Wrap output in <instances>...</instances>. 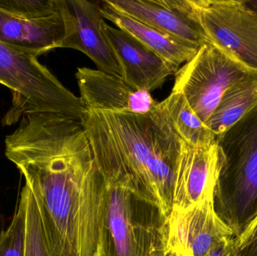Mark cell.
Instances as JSON below:
<instances>
[{
  "label": "cell",
  "instance_id": "1",
  "mask_svg": "<svg viewBox=\"0 0 257 256\" xmlns=\"http://www.w3.org/2000/svg\"><path fill=\"white\" fill-rule=\"evenodd\" d=\"M5 144L36 201L50 256H102L103 177L81 122L27 114Z\"/></svg>",
  "mask_w": 257,
  "mask_h": 256
},
{
  "label": "cell",
  "instance_id": "2",
  "mask_svg": "<svg viewBox=\"0 0 257 256\" xmlns=\"http://www.w3.org/2000/svg\"><path fill=\"white\" fill-rule=\"evenodd\" d=\"M81 122L94 159L123 168L169 217L175 171L189 144L161 102L145 114L87 110Z\"/></svg>",
  "mask_w": 257,
  "mask_h": 256
},
{
  "label": "cell",
  "instance_id": "3",
  "mask_svg": "<svg viewBox=\"0 0 257 256\" xmlns=\"http://www.w3.org/2000/svg\"><path fill=\"white\" fill-rule=\"evenodd\" d=\"M103 177L102 256H163L167 219L123 168L95 160Z\"/></svg>",
  "mask_w": 257,
  "mask_h": 256
},
{
  "label": "cell",
  "instance_id": "4",
  "mask_svg": "<svg viewBox=\"0 0 257 256\" xmlns=\"http://www.w3.org/2000/svg\"><path fill=\"white\" fill-rule=\"evenodd\" d=\"M219 172L214 204L238 238L257 216V105L216 135Z\"/></svg>",
  "mask_w": 257,
  "mask_h": 256
},
{
  "label": "cell",
  "instance_id": "5",
  "mask_svg": "<svg viewBox=\"0 0 257 256\" xmlns=\"http://www.w3.org/2000/svg\"><path fill=\"white\" fill-rule=\"evenodd\" d=\"M37 57L0 43V84L13 94L3 123L15 124L31 113H51L81 121L87 108L81 97L66 89Z\"/></svg>",
  "mask_w": 257,
  "mask_h": 256
},
{
  "label": "cell",
  "instance_id": "6",
  "mask_svg": "<svg viewBox=\"0 0 257 256\" xmlns=\"http://www.w3.org/2000/svg\"><path fill=\"white\" fill-rule=\"evenodd\" d=\"M172 92L184 96L207 125L225 92L237 83L257 75L214 44L198 50L175 73Z\"/></svg>",
  "mask_w": 257,
  "mask_h": 256
},
{
  "label": "cell",
  "instance_id": "7",
  "mask_svg": "<svg viewBox=\"0 0 257 256\" xmlns=\"http://www.w3.org/2000/svg\"><path fill=\"white\" fill-rule=\"evenodd\" d=\"M211 42L257 72V15L243 0H189Z\"/></svg>",
  "mask_w": 257,
  "mask_h": 256
},
{
  "label": "cell",
  "instance_id": "8",
  "mask_svg": "<svg viewBox=\"0 0 257 256\" xmlns=\"http://www.w3.org/2000/svg\"><path fill=\"white\" fill-rule=\"evenodd\" d=\"M65 36L58 48H71L87 55L98 70L121 77L117 58L102 33L100 3L86 0H58Z\"/></svg>",
  "mask_w": 257,
  "mask_h": 256
},
{
  "label": "cell",
  "instance_id": "9",
  "mask_svg": "<svg viewBox=\"0 0 257 256\" xmlns=\"http://www.w3.org/2000/svg\"><path fill=\"white\" fill-rule=\"evenodd\" d=\"M108 6L199 49L212 44L189 0H104Z\"/></svg>",
  "mask_w": 257,
  "mask_h": 256
},
{
  "label": "cell",
  "instance_id": "10",
  "mask_svg": "<svg viewBox=\"0 0 257 256\" xmlns=\"http://www.w3.org/2000/svg\"><path fill=\"white\" fill-rule=\"evenodd\" d=\"M229 238H235L233 231L216 213L214 195L188 208L172 210L167 219L166 249L181 248L193 256H205Z\"/></svg>",
  "mask_w": 257,
  "mask_h": 256
},
{
  "label": "cell",
  "instance_id": "11",
  "mask_svg": "<svg viewBox=\"0 0 257 256\" xmlns=\"http://www.w3.org/2000/svg\"><path fill=\"white\" fill-rule=\"evenodd\" d=\"M101 27L120 65L122 78L132 87L150 93L161 87L178 71L126 32L105 21Z\"/></svg>",
  "mask_w": 257,
  "mask_h": 256
},
{
  "label": "cell",
  "instance_id": "12",
  "mask_svg": "<svg viewBox=\"0 0 257 256\" xmlns=\"http://www.w3.org/2000/svg\"><path fill=\"white\" fill-rule=\"evenodd\" d=\"M81 100L89 111L145 114L157 104L149 92L138 90L121 77L98 69L78 68Z\"/></svg>",
  "mask_w": 257,
  "mask_h": 256
},
{
  "label": "cell",
  "instance_id": "13",
  "mask_svg": "<svg viewBox=\"0 0 257 256\" xmlns=\"http://www.w3.org/2000/svg\"><path fill=\"white\" fill-rule=\"evenodd\" d=\"M218 172L216 141L205 147L189 145L175 171L172 210L188 208L214 195Z\"/></svg>",
  "mask_w": 257,
  "mask_h": 256
},
{
  "label": "cell",
  "instance_id": "14",
  "mask_svg": "<svg viewBox=\"0 0 257 256\" xmlns=\"http://www.w3.org/2000/svg\"><path fill=\"white\" fill-rule=\"evenodd\" d=\"M64 36V22L60 13L30 21L0 9V43L38 57L58 48Z\"/></svg>",
  "mask_w": 257,
  "mask_h": 256
},
{
  "label": "cell",
  "instance_id": "15",
  "mask_svg": "<svg viewBox=\"0 0 257 256\" xmlns=\"http://www.w3.org/2000/svg\"><path fill=\"white\" fill-rule=\"evenodd\" d=\"M104 19L133 36L157 55L179 69L197 53V48L111 9L105 1L100 3Z\"/></svg>",
  "mask_w": 257,
  "mask_h": 256
},
{
  "label": "cell",
  "instance_id": "16",
  "mask_svg": "<svg viewBox=\"0 0 257 256\" xmlns=\"http://www.w3.org/2000/svg\"><path fill=\"white\" fill-rule=\"evenodd\" d=\"M257 105V75L237 83L222 96L207 126L214 135L224 132Z\"/></svg>",
  "mask_w": 257,
  "mask_h": 256
},
{
  "label": "cell",
  "instance_id": "17",
  "mask_svg": "<svg viewBox=\"0 0 257 256\" xmlns=\"http://www.w3.org/2000/svg\"><path fill=\"white\" fill-rule=\"evenodd\" d=\"M174 129L189 145L202 147L216 141V136L190 108L184 96L172 92L161 102Z\"/></svg>",
  "mask_w": 257,
  "mask_h": 256
},
{
  "label": "cell",
  "instance_id": "18",
  "mask_svg": "<svg viewBox=\"0 0 257 256\" xmlns=\"http://www.w3.org/2000/svg\"><path fill=\"white\" fill-rule=\"evenodd\" d=\"M27 192L24 186L10 225L0 232V256H25Z\"/></svg>",
  "mask_w": 257,
  "mask_h": 256
},
{
  "label": "cell",
  "instance_id": "19",
  "mask_svg": "<svg viewBox=\"0 0 257 256\" xmlns=\"http://www.w3.org/2000/svg\"><path fill=\"white\" fill-rule=\"evenodd\" d=\"M25 256H50L37 205L29 189L26 210Z\"/></svg>",
  "mask_w": 257,
  "mask_h": 256
},
{
  "label": "cell",
  "instance_id": "20",
  "mask_svg": "<svg viewBox=\"0 0 257 256\" xmlns=\"http://www.w3.org/2000/svg\"><path fill=\"white\" fill-rule=\"evenodd\" d=\"M0 9L30 21L45 19L60 13L58 0H0Z\"/></svg>",
  "mask_w": 257,
  "mask_h": 256
},
{
  "label": "cell",
  "instance_id": "21",
  "mask_svg": "<svg viewBox=\"0 0 257 256\" xmlns=\"http://www.w3.org/2000/svg\"><path fill=\"white\" fill-rule=\"evenodd\" d=\"M235 249L236 256H257V225L247 238L235 244Z\"/></svg>",
  "mask_w": 257,
  "mask_h": 256
},
{
  "label": "cell",
  "instance_id": "22",
  "mask_svg": "<svg viewBox=\"0 0 257 256\" xmlns=\"http://www.w3.org/2000/svg\"><path fill=\"white\" fill-rule=\"evenodd\" d=\"M205 256H236L235 238L226 239L214 246Z\"/></svg>",
  "mask_w": 257,
  "mask_h": 256
},
{
  "label": "cell",
  "instance_id": "23",
  "mask_svg": "<svg viewBox=\"0 0 257 256\" xmlns=\"http://www.w3.org/2000/svg\"><path fill=\"white\" fill-rule=\"evenodd\" d=\"M257 225V216L255 218L254 220L251 222V223L249 225V226L244 230V232L238 237V238L235 239V244H238V243H241V241L244 240V239L247 238L248 237L249 234L253 231V230L254 229L255 227Z\"/></svg>",
  "mask_w": 257,
  "mask_h": 256
},
{
  "label": "cell",
  "instance_id": "24",
  "mask_svg": "<svg viewBox=\"0 0 257 256\" xmlns=\"http://www.w3.org/2000/svg\"><path fill=\"white\" fill-rule=\"evenodd\" d=\"M163 256H193L188 251L181 248H167Z\"/></svg>",
  "mask_w": 257,
  "mask_h": 256
},
{
  "label": "cell",
  "instance_id": "25",
  "mask_svg": "<svg viewBox=\"0 0 257 256\" xmlns=\"http://www.w3.org/2000/svg\"><path fill=\"white\" fill-rule=\"evenodd\" d=\"M244 6L257 15V0H243Z\"/></svg>",
  "mask_w": 257,
  "mask_h": 256
}]
</instances>
